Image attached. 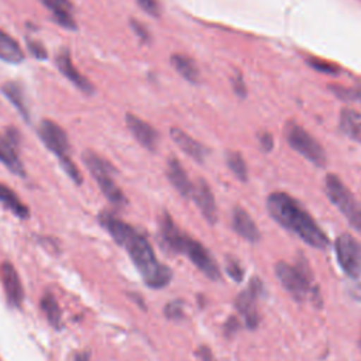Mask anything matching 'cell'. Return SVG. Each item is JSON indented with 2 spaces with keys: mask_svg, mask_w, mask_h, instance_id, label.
I'll return each mask as SVG.
<instances>
[{
  "mask_svg": "<svg viewBox=\"0 0 361 361\" xmlns=\"http://www.w3.org/2000/svg\"><path fill=\"white\" fill-rule=\"evenodd\" d=\"M262 293V283L258 278H252L245 290L240 292L235 298V307L244 319V323L250 329H255L259 323V314L257 307V300Z\"/></svg>",
  "mask_w": 361,
  "mask_h": 361,
  "instance_id": "9",
  "label": "cell"
},
{
  "mask_svg": "<svg viewBox=\"0 0 361 361\" xmlns=\"http://www.w3.org/2000/svg\"><path fill=\"white\" fill-rule=\"evenodd\" d=\"M336 258L341 269L351 278L361 275V243L351 234L343 233L334 241Z\"/></svg>",
  "mask_w": 361,
  "mask_h": 361,
  "instance_id": "7",
  "label": "cell"
},
{
  "mask_svg": "<svg viewBox=\"0 0 361 361\" xmlns=\"http://www.w3.org/2000/svg\"><path fill=\"white\" fill-rule=\"evenodd\" d=\"M340 130L351 140L361 142V111L354 109H343L338 118Z\"/></svg>",
  "mask_w": 361,
  "mask_h": 361,
  "instance_id": "22",
  "label": "cell"
},
{
  "mask_svg": "<svg viewBox=\"0 0 361 361\" xmlns=\"http://www.w3.org/2000/svg\"><path fill=\"white\" fill-rule=\"evenodd\" d=\"M164 313L171 320H179L183 317V302L172 300L164 307Z\"/></svg>",
  "mask_w": 361,
  "mask_h": 361,
  "instance_id": "31",
  "label": "cell"
},
{
  "mask_svg": "<svg viewBox=\"0 0 361 361\" xmlns=\"http://www.w3.org/2000/svg\"><path fill=\"white\" fill-rule=\"evenodd\" d=\"M192 197L196 206L199 207L200 213L206 219V221L210 224H214L217 221V207H216L213 192L204 179H197L196 185H193Z\"/></svg>",
  "mask_w": 361,
  "mask_h": 361,
  "instance_id": "13",
  "label": "cell"
},
{
  "mask_svg": "<svg viewBox=\"0 0 361 361\" xmlns=\"http://www.w3.org/2000/svg\"><path fill=\"white\" fill-rule=\"evenodd\" d=\"M171 137L175 141V144L185 152L188 154L192 159L197 161V162H203L204 158L209 154V149L200 144L199 141H196L195 138H192L189 134H186L185 131H182L180 128L172 127L171 128Z\"/></svg>",
  "mask_w": 361,
  "mask_h": 361,
  "instance_id": "16",
  "label": "cell"
},
{
  "mask_svg": "<svg viewBox=\"0 0 361 361\" xmlns=\"http://www.w3.org/2000/svg\"><path fill=\"white\" fill-rule=\"evenodd\" d=\"M42 6H45L56 24L66 30H76L78 24L73 17V4L71 0H39Z\"/></svg>",
  "mask_w": 361,
  "mask_h": 361,
  "instance_id": "15",
  "label": "cell"
},
{
  "mask_svg": "<svg viewBox=\"0 0 361 361\" xmlns=\"http://www.w3.org/2000/svg\"><path fill=\"white\" fill-rule=\"evenodd\" d=\"M42 144L59 158L69 155V140L65 130L52 120H42L37 128Z\"/></svg>",
  "mask_w": 361,
  "mask_h": 361,
  "instance_id": "10",
  "label": "cell"
},
{
  "mask_svg": "<svg viewBox=\"0 0 361 361\" xmlns=\"http://www.w3.org/2000/svg\"><path fill=\"white\" fill-rule=\"evenodd\" d=\"M41 309L47 317V320L49 322V324H52L54 327H59L61 326V319H62V312L61 307L55 299V296L52 293H45L41 299Z\"/></svg>",
  "mask_w": 361,
  "mask_h": 361,
  "instance_id": "26",
  "label": "cell"
},
{
  "mask_svg": "<svg viewBox=\"0 0 361 361\" xmlns=\"http://www.w3.org/2000/svg\"><path fill=\"white\" fill-rule=\"evenodd\" d=\"M269 216L283 228L296 234L300 240L314 248H326L329 238L313 217L288 193L275 192L267 197Z\"/></svg>",
  "mask_w": 361,
  "mask_h": 361,
  "instance_id": "2",
  "label": "cell"
},
{
  "mask_svg": "<svg viewBox=\"0 0 361 361\" xmlns=\"http://www.w3.org/2000/svg\"><path fill=\"white\" fill-rule=\"evenodd\" d=\"M130 27L133 28L134 34L141 39V42H149L151 41L149 31H148V28L141 21H138L135 18H131L130 20Z\"/></svg>",
  "mask_w": 361,
  "mask_h": 361,
  "instance_id": "34",
  "label": "cell"
},
{
  "mask_svg": "<svg viewBox=\"0 0 361 361\" xmlns=\"http://www.w3.org/2000/svg\"><path fill=\"white\" fill-rule=\"evenodd\" d=\"M126 124L133 134V137L147 149L154 151L158 144V133L157 130L142 118L137 117L133 113L126 114Z\"/></svg>",
  "mask_w": 361,
  "mask_h": 361,
  "instance_id": "12",
  "label": "cell"
},
{
  "mask_svg": "<svg viewBox=\"0 0 361 361\" xmlns=\"http://www.w3.org/2000/svg\"><path fill=\"white\" fill-rule=\"evenodd\" d=\"M227 166L231 169V172L241 180H247V165L243 158V155L237 151H230L226 155Z\"/></svg>",
  "mask_w": 361,
  "mask_h": 361,
  "instance_id": "27",
  "label": "cell"
},
{
  "mask_svg": "<svg viewBox=\"0 0 361 361\" xmlns=\"http://www.w3.org/2000/svg\"><path fill=\"white\" fill-rule=\"evenodd\" d=\"M99 221L114 241L127 250L133 264L149 288L161 289L172 281V271L157 259L151 244L142 234L111 213H102Z\"/></svg>",
  "mask_w": 361,
  "mask_h": 361,
  "instance_id": "1",
  "label": "cell"
},
{
  "mask_svg": "<svg viewBox=\"0 0 361 361\" xmlns=\"http://www.w3.org/2000/svg\"><path fill=\"white\" fill-rule=\"evenodd\" d=\"M0 59L7 63H20L24 61V52L20 44L3 30H0Z\"/></svg>",
  "mask_w": 361,
  "mask_h": 361,
  "instance_id": "23",
  "label": "cell"
},
{
  "mask_svg": "<svg viewBox=\"0 0 361 361\" xmlns=\"http://www.w3.org/2000/svg\"><path fill=\"white\" fill-rule=\"evenodd\" d=\"M0 274L8 303L18 307L24 299V289L16 268L10 262H3V265L0 267Z\"/></svg>",
  "mask_w": 361,
  "mask_h": 361,
  "instance_id": "14",
  "label": "cell"
},
{
  "mask_svg": "<svg viewBox=\"0 0 361 361\" xmlns=\"http://www.w3.org/2000/svg\"><path fill=\"white\" fill-rule=\"evenodd\" d=\"M90 360V354L87 351H82L79 353L73 361H89Z\"/></svg>",
  "mask_w": 361,
  "mask_h": 361,
  "instance_id": "40",
  "label": "cell"
},
{
  "mask_svg": "<svg viewBox=\"0 0 361 361\" xmlns=\"http://www.w3.org/2000/svg\"><path fill=\"white\" fill-rule=\"evenodd\" d=\"M240 327V322L235 317H230L226 323H224V333L228 336L231 333H235Z\"/></svg>",
  "mask_w": 361,
  "mask_h": 361,
  "instance_id": "39",
  "label": "cell"
},
{
  "mask_svg": "<svg viewBox=\"0 0 361 361\" xmlns=\"http://www.w3.org/2000/svg\"><path fill=\"white\" fill-rule=\"evenodd\" d=\"M18 145L11 142L4 134L0 135V162L18 176H25L24 165L18 157Z\"/></svg>",
  "mask_w": 361,
  "mask_h": 361,
  "instance_id": "20",
  "label": "cell"
},
{
  "mask_svg": "<svg viewBox=\"0 0 361 361\" xmlns=\"http://www.w3.org/2000/svg\"><path fill=\"white\" fill-rule=\"evenodd\" d=\"M226 271L227 274L235 281V282H240L243 281V275H244V269L241 268V265L238 264L237 259L234 258H227V262H226Z\"/></svg>",
  "mask_w": 361,
  "mask_h": 361,
  "instance_id": "33",
  "label": "cell"
},
{
  "mask_svg": "<svg viewBox=\"0 0 361 361\" xmlns=\"http://www.w3.org/2000/svg\"><path fill=\"white\" fill-rule=\"evenodd\" d=\"M59 165L61 168L65 171V173L76 183V185H80L82 183V175H80V171L78 169V166L75 165V162L72 161V158L68 155V157H62L59 158Z\"/></svg>",
  "mask_w": 361,
  "mask_h": 361,
  "instance_id": "28",
  "label": "cell"
},
{
  "mask_svg": "<svg viewBox=\"0 0 361 361\" xmlns=\"http://www.w3.org/2000/svg\"><path fill=\"white\" fill-rule=\"evenodd\" d=\"M285 138L292 149L303 155L307 161L313 162L317 166H324L327 162L326 152L317 140L310 135L302 126L296 123H286L285 126Z\"/></svg>",
  "mask_w": 361,
  "mask_h": 361,
  "instance_id": "5",
  "label": "cell"
},
{
  "mask_svg": "<svg viewBox=\"0 0 361 361\" xmlns=\"http://www.w3.org/2000/svg\"><path fill=\"white\" fill-rule=\"evenodd\" d=\"M171 63L175 68V71L188 82L190 83H197L199 82V69L195 63L193 59H190L186 55L182 54H173L171 56Z\"/></svg>",
  "mask_w": 361,
  "mask_h": 361,
  "instance_id": "24",
  "label": "cell"
},
{
  "mask_svg": "<svg viewBox=\"0 0 361 361\" xmlns=\"http://www.w3.org/2000/svg\"><path fill=\"white\" fill-rule=\"evenodd\" d=\"M0 203L20 219H27L30 216V209L18 199L16 192L4 183H0Z\"/></svg>",
  "mask_w": 361,
  "mask_h": 361,
  "instance_id": "25",
  "label": "cell"
},
{
  "mask_svg": "<svg viewBox=\"0 0 361 361\" xmlns=\"http://www.w3.org/2000/svg\"><path fill=\"white\" fill-rule=\"evenodd\" d=\"M196 355L202 360V361H216L214 360V355L212 353V350L206 345H200L197 350H196Z\"/></svg>",
  "mask_w": 361,
  "mask_h": 361,
  "instance_id": "38",
  "label": "cell"
},
{
  "mask_svg": "<svg viewBox=\"0 0 361 361\" xmlns=\"http://www.w3.org/2000/svg\"><path fill=\"white\" fill-rule=\"evenodd\" d=\"M259 145L264 151H271L274 148V138L269 133H261L259 134Z\"/></svg>",
  "mask_w": 361,
  "mask_h": 361,
  "instance_id": "37",
  "label": "cell"
},
{
  "mask_svg": "<svg viewBox=\"0 0 361 361\" xmlns=\"http://www.w3.org/2000/svg\"><path fill=\"white\" fill-rule=\"evenodd\" d=\"M231 86H233L234 93L238 97H245L247 96V86H245V82H244V79H243V76L240 73H235L231 78Z\"/></svg>",
  "mask_w": 361,
  "mask_h": 361,
  "instance_id": "36",
  "label": "cell"
},
{
  "mask_svg": "<svg viewBox=\"0 0 361 361\" xmlns=\"http://www.w3.org/2000/svg\"><path fill=\"white\" fill-rule=\"evenodd\" d=\"M231 224L234 231L241 235L243 238L257 243L261 237V233L252 220V217L243 209V207H234L233 216H231Z\"/></svg>",
  "mask_w": 361,
  "mask_h": 361,
  "instance_id": "17",
  "label": "cell"
},
{
  "mask_svg": "<svg viewBox=\"0 0 361 361\" xmlns=\"http://www.w3.org/2000/svg\"><path fill=\"white\" fill-rule=\"evenodd\" d=\"M135 1L147 14L152 17L161 16V4L158 0H135Z\"/></svg>",
  "mask_w": 361,
  "mask_h": 361,
  "instance_id": "35",
  "label": "cell"
},
{
  "mask_svg": "<svg viewBox=\"0 0 361 361\" xmlns=\"http://www.w3.org/2000/svg\"><path fill=\"white\" fill-rule=\"evenodd\" d=\"M55 63L59 69V72L71 82L73 83L80 92L86 93V94H90L93 93L94 90V86L92 85V82L83 76L78 69L76 66L73 65L72 62V58H71V54H69V49L66 48H61L55 56Z\"/></svg>",
  "mask_w": 361,
  "mask_h": 361,
  "instance_id": "11",
  "label": "cell"
},
{
  "mask_svg": "<svg viewBox=\"0 0 361 361\" xmlns=\"http://www.w3.org/2000/svg\"><path fill=\"white\" fill-rule=\"evenodd\" d=\"M82 161L110 203L116 206H123L127 203L126 195L121 192V189L117 186L111 176L114 168L109 161L89 149L82 154Z\"/></svg>",
  "mask_w": 361,
  "mask_h": 361,
  "instance_id": "3",
  "label": "cell"
},
{
  "mask_svg": "<svg viewBox=\"0 0 361 361\" xmlns=\"http://www.w3.org/2000/svg\"><path fill=\"white\" fill-rule=\"evenodd\" d=\"M166 176L172 186L183 196V197H192L193 192V183L189 180L188 173L185 172L183 166L180 165L179 159L175 157H171L168 159L166 166Z\"/></svg>",
  "mask_w": 361,
  "mask_h": 361,
  "instance_id": "18",
  "label": "cell"
},
{
  "mask_svg": "<svg viewBox=\"0 0 361 361\" xmlns=\"http://www.w3.org/2000/svg\"><path fill=\"white\" fill-rule=\"evenodd\" d=\"M182 234L183 233L173 223L172 217L166 212H164L161 219H159V241H161V245L168 251L176 252Z\"/></svg>",
  "mask_w": 361,
  "mask_h": 361,
  "instance_id": "19",
  "label": "cell"
},
{
  "mask_svg": "<svg viewBox=\"0 0 361 361\" xmlns=\"http://www.w3.org/2000/svg\"><path fill=\"white\" fill-rule=\"evenodd\" d=\"M307 63L313 69H316L319 72H323V73L334 75V73L340 72V68L336 63H331V62H327V61H323V59H319V58H309Z\"/></svg>",
  "mask_w": 361,
  "mask_h": 361,
  "instance_id": "30",
  "label": "cell"
},
{
  "mask_svg": "<svg viewBox=\"0 0 361 361\" xmlns=\"http://www.w3.org/2000/svg\"><path fill=\"white\" fill-rule=\"evenodd\" d=\"M324 189L330 202L341 212L350 226L361 234V204L350 189L334 173L326 176Z\"/></svg>",
  "mask_w": 361,
  "mask_h": 361,
  "instance_id": "4",
  "label": "cell"
},
{
  "mask_svg": "<svg viewBox=\"0 0 361 361\" xmlns=\"http://www.w3.org/2000/svg\"><path fill=\"white\" fill-rule=\"evenodd\" d=\"M331 92L343 99V100H358L361 102V86H355V87H343V86H330Z\"/></svg>",
  "mask_w": 361,
  "mask_h": 361,
  "instance_id": "29",
  "label": "cell"
},
{
  "mask_svg": "<svg viewBox=\"0 0 361 361\" xmlns=\"http://www.w3.org/2000/svg\"><path fill=\"white\" fill-rule=\"evenodd\" d=\"M178 252L185 254L193 262V265L199 268L209 279H220V269L213 255L209 252V250H206L199 241L193 240L190 235L185 233L182 234L178 245Z\"/></svg>",
  "mask_w": 361,
  "mask_h": 361,
  "instance_id": "6",
  "label": "cell"
},
{
  "mask_svg": "<svg viewBox=\"0 0 361 361\" xmlns=\"http://www.w3.org/2000/svg\"><path fill=\"white\" fill-rule=\"evenodd\" d=\"M3 94L10 100V103L17 109L20 116L25 120L30 121V109L27 104V99L24 94V90L18 82L14 80H7L1 86Z\"/></svg>",
  "mask_w": 361,
  "mask_h": 361,
  "instance_id": "21",
  "label": "cell"
},
{
  "mask_svg": "<svg viewBox=\"0 0 361 361\" xmlns=\"http://www.w3.org/2000/svg\"><path fill=\"white\" fill-rule=\"evenodd\" d=\"M360 347H361V336H360Z\"/></svg>",
  "mask_w": 361,
  "mask_h": 361,
  "instance_id": "41",
  "label": "cell"
},
{
  "mask_svg": "<svg viewBox=\"0 0 361 361\" xmlns=\"http://www.w3.org/2000/svg\"><path fill=\"white\" fill-rule=\"evenodd\" d=\"M275 274L285 290L296 300H303L312 289L313 278L300 272L298 267L279 261L275 264Z\"/></svg>",
  "mask_w": 361,
  "mask_h": 361,
  "instance_id": "8",
  "label": "cell"
},
{
  "mask_svg": "<svg viewBox=\"0 0 361 361\" xmlns=\"http://www.w3.org/2000/svg\"><path fill=\"white\" fill-rule=\"evenodd\" d=\"M27 49L37 59H47V56H48V52H47L45 47L42 45V42H39L37 39L27 38Z\"/></svg>",
  "mask_w": 361,
  "mask_h": 361,
  "instance_id": "32",
  "label": "cell"
}]
</instances>
